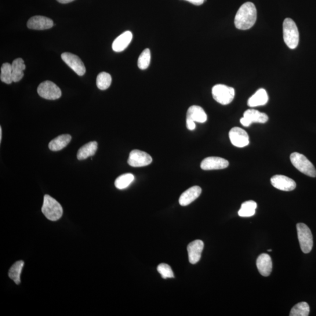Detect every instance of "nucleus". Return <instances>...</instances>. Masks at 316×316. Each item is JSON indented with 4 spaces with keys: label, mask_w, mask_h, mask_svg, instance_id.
<instances>
[{
    "label": "nucleus",
    "mask_w": 316,
    "mask_h": 316,
    "mask_svg": "<svg viewBox=\"0 0 316 316\" xmlns=\"http://www.w3.org/2000/svg\"><path fill=\"white\" fill-rule=\"evenodd\" d=\"M1 81L7 84H11L13 82L12 65L5 63L2 65L1 68Z\"/></svg>",
    "instance_id": "29"
},
{
    "label": "nucleus",
    "mask_w": 316,
    "mask_h": 316,
    "mask_svg": "<svg viewBox=\"0 0 316 316\" xmlns=\"http://www.w3.org/2000/svg\"><path fill=\"white\" fill-rule=\"evenodd\" d=\"M61 59L70 67L76 74L79 76L84 75L86 73V68L84 64L80 57L75 54L65 52L61 54Z\"/></svg>",
    "instance_id": "9"
},
{
    "label": "nucleus",
    "mask_w": 316,
    "mask_h": 316,
    "mask_svg": "<svg viewBox=\"0 0 316 316\" xmlns=\"http://www.w3.org/2000/svg\"><path fill=\"white\" fill-rule=\"evenodd\" d=\"M72 137L69 134H63L55 138L50 142L49 148L52 151H59L63 150L70 143Z\"/></svg>",
    "instance_id": "21"
},
{
    "label": "nucleus",
    "mask_w": 316,
    "mask_h": 316,
    "mask_svg": "<svg viewBox=\"0 0 316 316\" xmlns=\"http://www.w3.org/2000/svg\"><path fill=\"white\" fill-rule=\"evenodd\" d=\"M42 212L47 219L54 221L60 219L64 211L59 202L51 196L46 195L43 198Z\"/></svg>",
    "instance_id": "3"
},
{
    "label": "nucleus",
    "mask_w": 316,
    "mask_h": 316,
    "mask_svg": "<svg viewBox=\"0 0 316 316\" xmlns=\"http://www.w3.org/2000/svg\"><path fill=\"white\" fill-rule=\"evenodd\" d=\"M231 143L235 147L243 148L249 144L248 134L239 127H234L229 133Z\"/></svg>",
    "instance_id": "10"
},
{
    "label": "nucleus",
    "mask_w": 316,
    "mask_h": 316,
    "mask_svg": "<svg viewBox=\"0 0 316 316\" xmlns=\"http://www.w3.org/2000/svg\"><path fill=\"white\" fill-rule=\"evenodd\" d=\"M2 127H0V142H2Z\"/></svg>",
    "instance_id": "35"
},
{
    "label": "nucleus",
    "mask_w": 316,
    "mask_h": 316,
    "mask_svg": "<svg viewBox=\"0 0 316 316\" xmlns=\"http://www.w3.org/2000/svg\"><path fill=\"white\" fill-rule=\"evenodd\" d=\"M152 158L150 155L144 151L134 150L130 152L128 159L129 165L134 168L150 165Z\"/></svg>",
    "instance_id": "8"
},
{
    "label": "nucleus",
    "mask_w": 316,
    "mask_h": 316,
    "mask_svg": "<svg viewBox=\"0 0 316 316\" xmlns=\"http://www.w3.org/2000/svg\"><path fill=\"white\" fill-rule=\"evenodd\" d=\"M268 252H271V251H272V249H268Z\"/></svg>",
    "instance_id": "36"
},
{
    "label": "nucleus",
    "mask_w": 316,
    "mask_h": 316,
    "mask_svg": "<svg viewBox=\"0 0 316 316\" xmlns=\"http://www.w3.org/2000/svg\"><path fill=\"white\" fill-rule=\"evenodd\" d=\"M296 228L301 250L304 254L310 252L313 248V238L310 228L303 223L297 224Z\"/></svg>",
    "instance_id": "5"
},
{
    "label": "nucleus",
    "mask_w": 316,
    "mask_h": 316,
    "mask_svg": "<svg viewBox=\"0 0 316 316\" xmlns=\"http://www.w3.org/2000/svg\"><path fill=\"white\" fill-rule=\"evenodd\" d=\"M268 120V116L259 111L249 109L245 111L244 117L240 119V122L243 126L249 127L252 123H265Z\"/></svg>",
    "instance_id": "11"
},
{
    "label": "nucleus",
    "mask_w": 316,
    "mask_h": 316,
    "mask_svg": "<svg viewBox=\"0 0 316 316\" xmlns=\"http://www.w3.org/2000/svg\"><path fill=\"white\" fill-rule=\"evenodd\" d=\"M283 39L290 49H294L299 44V33L297 25L290 18H286L283 24Z\"/></svg>",
    "instance_id": "2"
},
{
    "label": "nucleus",
    "mask_w": 316,
    "mask_h": 316,
    "mask_svg": "<svg viewBox=\"0 0 316 316\" xmlns=\"http://www.w3.org/2000/svg\"><path fill=\"white\" fill-rule=\"evenodd\" d=\"M202 194V188L198 186L192 187L181 195L179 200V204L186 206L197 199Z\"/></svg>",
    "instance_id": "17"
},
{
    "label": "nucleus",
    "mask_w": 316,
    "mask_h": 316,
    "mask_svg": "<svg viewBox=\"0 0 316 316\" xmlns=\"http://www.w3.org/2000/svg\"><path fill=\"white\" fill-rule=\"evenodd\" d=\"M294 166L299 171L307 176L316 177V169L312 163L304 155L293 152L290 157Z\"/></svg>",
    "instance_id": "4"
},
{
    "label": "nucleus",
    "mask_w": 316,
    "mask_h": 316,
    "mask_svg": "<svg viewBox=\"0 0 316 316\" xmlns=\"http://www.w3.org/2000/svg\"><path fill=\"white\" fill-rule=\"evenodd\" d=\"M310 313L309 305L307 303L300 302L294 306L290 312V316H308Z\"/></svg>",
    "instance_id": "27"
},
{
    "label": "nucleus",
    "mask_w": 316,
    "mask_h": 316,
    "mask_svg": "<svg viewBox=\"0 0 316 316\" xmlns=\"http://www.w3.org/2000/svg\"><path fill=\"white\" fill-rule=\"evenodd\" d=\"M229 162L227 160L220 157H208L201 163V168L205 170L223 169L227 168Z\"/></svg>",
    "instance_id": "14"
},
{
    "label": "nucleus",
    "mask_w": 316,
    "mask_h": 316,
    "mask_svg": "<svg viewBox=\"0 0 316 316\" xmlns=\"http://www.w3.org/2000/svg\"><path fill=\"white\" fill-rule=\"evenodd\" d=\"M53 26V22L51 19L41 16L31 17L27 23L28 28L31 30H45L51 28Z\"/></svg>",
    "instance_id": "13"
},
{
    "label": "nucleus",
    "mask_w": 316,
    "mask_h": 316,
    "mask_svg": "<svg viewBox=\"0 0 316 316\" xmlns=\"http://www.w3.org/2000/svg\"><path fill=\"white\" fill-rule=\"evenodd\" d=\"M97 142L92 141L83 145L78 152L77 158L80 161L84 160L95 155L97 150Z\"/></svg>",
    "instance_id": "22"
},
{
    "label": "nucleus",
    "mask_w": 316,
    "mask_h": 316,
    "mask_svg": "<svg viewBox=\"0 0 316 316\" xmlns=\"http://www.w3.org/2000/svg\"><path fill=\"white\" fill-rule=\"evenodd\" d=\"M37 92L40 97L46 100H57L61 96V90L59 87L52 82L48 81L41 83L38 86Z\"/></svg>",
    "instance_id": "7"
},
{
    "label": "nucleus",
    "mask_w": 316,
    "mask_h": 316,
    "mask_svg": "<svg viewBox=\"0 0 316 316\" xmlns=\"http://www.w3.org/2000/svg\"><path fill=\"white\" fill-rule=\"evenodd\" d=\"M157 270L163 279L174 278V274L172 269L168 264H161L159 265Z\"/></svg>",
    "instance_id": "31"
},
{
    "label": "nucleus",
    "mask_w": 316,
    "mask_h": 316,
    "mask_svg": "<svg viewBox=\"0 0 316 316\" xmlns=\"http://www.w3.org/2000/svg\"><path fill=\"white\" fill-rule=\"evenodd\" d=\"M151 52L149 49H145L141 53L138 60V67L141 70H145L147 69L151 62Z\"/></svg>",
    "instance_id": "30"
},
{
    "label": "nucleus",
    "mask_w": 316,
    "mask_h": 316,
    "mask_svg": "<svg viewBox=\"0 0 316 316\" xmlns=\"http://www.w3.org/2000/svg\"><path fill=\"white\" fill-rule=\"evenodd\" d=\"M268 95L267 91L264 89H260L250 97L248 101L249 107H254L264 105L268 103Z\"/></svg>",
    "instance_id": "20"
},
{
    "label": "nucleus",
    "mask_w": 316,
    "mask_h": 316,
    "mask_svg": "<svg viewBox=\"0 0 316 316\" xmlns=\"http://www.w3.org/2000/svg\"><path fill=\"white\" fill-rule=\"evenodd\" d=\"M186 126L187 129L189 130H194L196 129L195 122L186 119Z\"/></svg>",
    "instance_id": "32"
},
{
    "label": "nucleus",
    "mask_w": 316,
    "mask_h": 316,
    "mask_svg": "<svg viewBox=\"0 0 316 316\" xmlns=\"http://www.w3.org/2000/svg\"><path fill=\"white\" fill-rule=\"evenodd\" d=\"M24 262L23 261H17L10 269L9 275L10 279L19 285L21 283V274L24 267Z\"/></svg>",
    "instance_id": "25"
},
{
    "label": "nucleus",
    "mask_w": 316,
    "mask_h": 316,
    "mask_svg": "<svg viewBox=\"0 0 316 316\" xmlns=\"http://www.w3.org/2000/svg\"><path fill=\"white\" fill-rule=\"evenodd\" d=\"M135 179V177L132 173H125L117 178L115 181V186L118 189H124L128 187L133 181Z\"/></svg>",
    "instance_id": "26"
},
{
    "label": "nucleus",
    "mask_w": 316,
    "mask_h": 316,
    "mask_svg": "<svg viewBox=\"0 0 316 316\" xmlns=\"http://www.w3.org/2000/svg\"><path fill=\"white\" fill-rule=\"evenodd\" d=\"M213 99L222 105H227L232 102L235 96L233 88L224 85H217L212 89Z\"/></svg>",
    "instance_id": "6"
},
{
    "label": "nucleus",
    "mask_w": 316,
    "mask_h": 316,
    "mask_svg": "<svg viewBox=\"0 0 316 316\" xmlns=\"http://www.w3.org/2000/svg\"><path fill=\"white\" fill-rule=\"evenodd\" d=\"M257 17L255 5L251 2H246L241 6L236 14L234 20L235 27L238 30H249L255 24Z\"/></svg>",
    "instance_id": "1"
},
{
    "label": "nucleus",
    "mask_w": 316,
    "mask_h": 316,
    "mask_svg": "<svg viewBox=\"0 0 316 316\" xmlns=\"http://www.w3.org/2000/svg\"><path fill=\"white\" fill-rule=\"evenodd\" d=\"M112 79L110 74L106 72H101L97 76L96 84L97 88L101 90L107 89L111 84Z\"/></svg>",
    "instance_id": "28"
},
{
    "label": "nucleus",
    "mask_w": 316,
    "mask_h": 316,
    "mask_svg": "<svg viewBox=\"0 0 316 316\" xmlns=\"http://www.w3.org/2000/svg\"><path fill=\"white\" fill-rule=\"evenodd\" d=\"M74 1H75V0H57V2L61 4L70 3Z\"/></svg>",
    "instance_id": "34"
},
{
    "label": "nucleus",
    "mask_w": 316,
    "mask_h": 316,
    "mask_svg": "<svg viewBox=\"0 0 316 316\" xmlns=\"http://www.w3.org/2000/svg\"><path fill=\"white\" fill-rule=\"evenodd\" d=\"M208 116L203 109L198 105H192L188 109L186 119L200 123L207 121Z\"/></svg>",
    "instance_id": "19"
},
{
    "label": "nucleus",
    "mask_w": 316,
    "mask_h": 316,
    "mask_svg": "<svg viewBox=\"0 0 316 316\" xmlns=\"http://www.w3.org/2000/svg\"><path fill=\"white\" fill-rule=\"evenodd\" d=\"M26 69L24 61L22 58H17L12 63L13 78L14 82H18L24 77V71Z\"/></svg>",
    "instance_id": "23"
},
{
    "label": "nucleus",
    "mask_w": 316,
    "mask_h": 316,
    "mask_svg": "<svg viewBox=\"0 0 316 316\" xmlns=\"http://www.w3.org/2000/svg\"><path fill=\"white\" fill-rule=\"evenodd\" d=\"M257 204L256 202L249 201L243 203L240 209L238 211V215L242 217H251L256 214Z\"/></svg>",
    "instance_id": "24"
},
{
    "label": "nucleus",
    "mask_w": 316,
    "mask_h": 316,
    "mask_svg": "<svg viewBox=\"0 0 316 316\" xmlns=\"http://www.w3.org/2000/svg\"><path fill=\"white\" fill-rule=\"evenodd\" d=\"M257 267L260 273L264 277H268L272 270L271 258L267 254H262L257 260Z\"/></svg>",
    "instance_id": "16"
},
{
    "label": "nucleus",
    "mask_w": 316,
    "mask_h": 316,
    "mask_svg": "<svg viewBox=\"0 0 316 316\" xmlns=\"http://www.w3.org/2000/svg\"><path fill=\"white\" fill-rule=\"evenodd\" d=\"M184 1L189 2L195 6H201L204 3L205 0H184Z\"/></svg>",
    "instance_id": "33"
},
{
    "label": "nucleus",
    "mask_w": 316,
    "mask_h": 316,
    "mask_svg": "<svg viewBox=\"0 0 316 316\" xmlns=\"http://www.w3.org/2000/svg\"><path fill=\"white\" fill-rule=\"evenodd\" d=\"M203 248H204V243L199 239L192 242L188 245V260L192 264H197L201 260Z\"/></svg>",
    "instance_id": "15"
},
{
    "label": "nucleus",
    "mask_w": 316,
    "mask_h": 316,
    "mask_svg": "<svg viewBox=\"0 0 316 316\" xmlns=\"http://www.w3.org/2000/svg\"><path fill=\"white\" fill-rule=\"evenodd\" d=\"M271 182L274 187L282 191H292L296 187L295 181L284 175L274 176L271 179Z\"/></svg>",
    "instance_id": "12"
},
{
    "label": "nucleus",
    "mask_w": 316,
    "mask_h": 316,
    "mask_svg": "<svg viewBox=\"0 0 316 316\" xmlns=\"http://www.w3.org/2000/svg\"><path fill=\"white\" fill-rule=\"evenodd\" d=\"M133 39V34L129 31L123 32L118 36L112 43V48L114 51L120 52L124 50L130 45Z\"/></svg>",
    "instance_id": "18"
}]
</instances>
